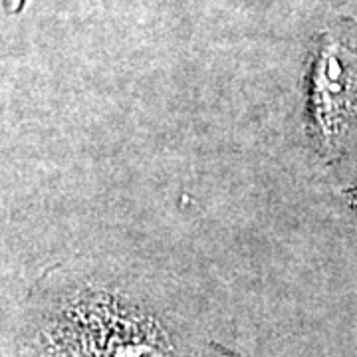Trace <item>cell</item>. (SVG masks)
I'll return each instance as SVG.
<instances>
[{"mask_svg": "<svg viewBox=\"0 0 357 357\" xmlns=\"http://www.w3.org/2000/svg\"><path fill=\"white\" fill-rule=\"evenodd\" d=\"M351 74L354 64L344 48L330 44L321 50L314 70L312 109L314 121L326 139H330L342 128L345 105L351 91Z\"/></svg>", "mask_w": 357, "mask_h": 357, "instance_id": "obj_1", "label": "cell"}]
</instances>
